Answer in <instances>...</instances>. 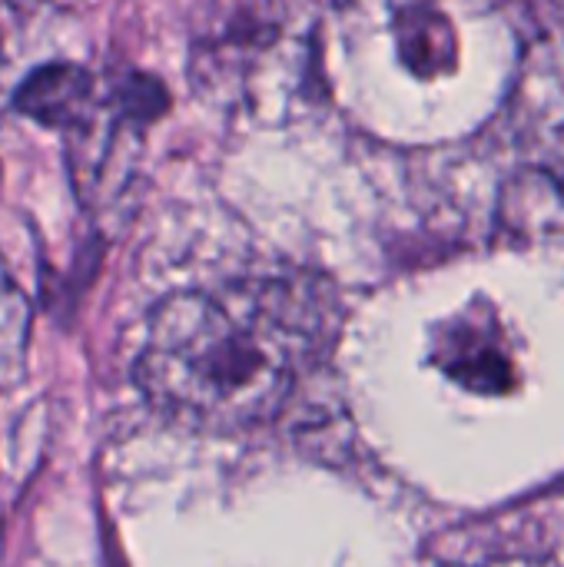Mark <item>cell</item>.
<instances>
[{
    "label": "cell",
    "mask_w": 564,
    "mask_h": 567,
    "mask_svg": "<svg viewBox=\"0 0 564 567\" xmlns=\"http://www.w3.org/2000/svg\"><path fill=\"white\" fill-rule=\"evenodd\" d=\"M339 296L319 272L229 279L166 296L146 322L136 382L176 425L236 435L283 412L339 336Z\"/></svg>",
    "instance_id": "cell-1"
},
{
    "label": "cell",
    "mask_w": 564,
    "mask_h": 567,
    "mask_svg": "<svg viewBox=\"0 0 564 567\" xmlns=\"http://www.w3.org/2000/svg\"><path fill=\"white\" fill-rule=\"evenodd\" d=\"M10 103L20 116L73 136L96 116L103 103V83L80 63L50 60L20 80Z\"/></svg>",
    "instance_id": "cell-2"
},
{
    "label": "cell",
    "mask_w": 564,
    "mask_h": 567,
    "mask_svg": "<svg viewBox=\"0 0 564 567\" xmlns=\"http://www.w3.org/2000/svg\"><path fill=\"white\" fill-rule=\"evenodd\" d=\"M439 359L449 375L469 382V385H499L509 372V362L492 339V332L479 329L475 322H452L449 332H442Z\"/></svg>",
    "instance_id": "cell-3"
},
{
    "label": "cell",
    "mask_w": 564,
    "mask_h": 567,
    "mask_svg": "<svg viewBox=\"0 0 564 567\" xmlns=\"http://www.w3.org/2000/svg\"><path fill=\"white\" fill-rule=\"evenodd\" d=\"M30 349V299L0 259V395L23 375Z\"/></svg>",
    "instance_id": "cell-4"
}]
</instances>
